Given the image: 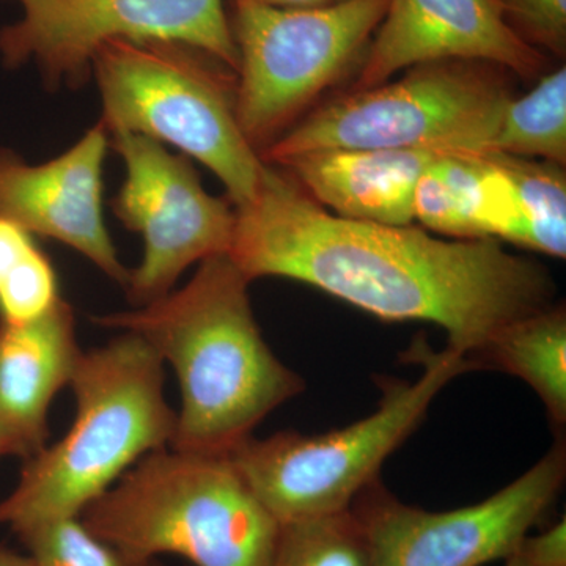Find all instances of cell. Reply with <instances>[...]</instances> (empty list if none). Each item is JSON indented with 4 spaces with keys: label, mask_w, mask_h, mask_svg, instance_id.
Returning a JSON list of instances; mask_svg holds the SVG:
<instances>
[{
    "label": "cell",
    "mask_w": 566,
    "mask_h": 566,
    "mask_svg": "<svg viewBox=\"0 0 566 566\" xmlns=\"http://www.w3.org/2000/svg\"><path fill=\"white\" fill-rule=\"evenodd\" d=\"M234 210L229 256L249 281L290 279L385 322L433 323L471 365L506 326L556 303L549 271L501 241L340 218L271 164Z\"/></svg>",
    "instance_id": "6da1fadb"
},
{
    "label": "cell",
    "mask_w": 566,
    "mask_h": 566,
    "mask_svg": "<svg viewBox=\"0 0 566 566\" xmlns=\"http://www.w3.org/2000/svg\"><path fill=\"white\" fill-rule=\"evenodd\" d=\"M249 285L221 253L150 304L91 316L96 326L139 335L172 367L181 398L172 449L230 455L271 412L304 392L303 376L264 340Z\"/></svg>",
    "instance_id": "7a4b0ae2"
},
{
    "label": "cell",
    "mask_w": 566,
    "mask_h": 566,
    "mask_svg": "<svg viewBox=\"0 0 566 566\" xmlns=\"http://www.w3.org/2000/svg\"><path fill=\"white\" fill-rule=\"evenodd\" d=\"M70 387L69 431L24 461L0 501V526L11 532L81 516L142 458L172 444L177 411L164 394V363L139 335L120 333L82 353Z\"/></svg>",
    "instance_id": "3957f363"
},
{
    "label": "cell",
    "mask_w": 566,
    "mask_h": 566,
    "mask_svg": "<svg viewBox=\"0 0 566 566\" xmlns=\"http://www.w3.org/2000/svg\"><path fill=\"white\" fill-rule=\"evenodd\" d=\"M129 566H273L281 524L229 455L166 447L142 458L81 515Z\"/></svg>",
    "instance_id": "277c9868"
},
{
    "label": "cell",
    "mask_w": 566,
    "mask_h": 566,
    "mask_svg": "<svg viewBox=\"0 0 566 566\" xmlns=\"http://www.w3.org/2000/svg\"><path fill=\"white\" fill-rule=\"evenodd\" d=\"M102 125L172 145L207 166L234 208L251 203L264 170L237 115V73L178 41L114 40L92 61Z\"/></svg>",
    "instance_id": "5b68a950"
},
{
    "label": "cell",
    "mask_w": 566,
    "mask_h": 566,
    "mask_svg": "<svg viewBox=\"0 0 566 566\" xmlns=\"http://www.w3.org/2000/svg\"><path fill=\"white\" fill-rule=\"evenodd\" d=\"M409 357L422 365L415 381L386 379L378 408L364 419L322 434L279 431L245 439L230 460L281 526L337 515L379 479L387 458L422 424L438 395L472 370L463 354L433 352L416 340Z\"/></svg>",
    "instance_id": "8992f818"
},
{
    "label": "cell",
    "mask_w": 566,
    "mask_h": 566,
    "mask_svg": "<svg viewBox=\"0 0 566 566\" xmlns=\"http://www.w3.org/2000/svg\"><path fill=\"white\" fill-rule=\"evenodd\" d=\"M509 71L479 61H436L403 77L354 88L305 115L262 153L283 166L329 150L488 153L513 98Z\"/></svg>",
    "instance_id": "52a82bcc"
},
{
    "label": "cell",
    "mask_w": 566,
    "mask_h": 566,
    "mask_svg": "<svg viewBox=\"0 0 566 566\" xmlns=\"http://www.w3.org/2000/svg\"><path fill=\"white\" fill-rule=\"evenodd\" d=\"M390 0H337L316 9H275L233 0L237 115L262 156L363 54Z\"/></svg>",
    "instance_id": "ba28073f"
},
{
    "label": "cell",
    "mask_w": 566,
    "mask_h": 566,
    "mask_svg": "<svg viewBox=\"0 0 566 566\" xmlns=\"http://www.w3.org/2000/svg\"><path fill=\"white\" fill-rule=\"evenodd\" d=\"M566 482V442L554 446L515 482L476 504L428 512L375 480L354 499L368 566H486L504 560L545 521Z\"/></svg>",
    "instance_id": "9c48e42d"
},
{
    "label": "cell",
    "mask_w": 566,
    "mask_h": 566,
    "mask_svg": "<svg viewBox=\"0 0 566 566\" xmlns=\"http://www.w3.org/2000/svg\"><path fill=\"white\" fill-rule=\"evenodd\" d=\"M20 21L0 32L9 66L33 62L48 85H81L103 44L178 41L238 71V48L222 0H14Z\"/></svg>",
    "instance_id": "30bf717a"
},
{
    "label": "cell",
    "mask_w": 566,
    "mask_h": 566,
    "mask_svg": "<svg viewBox=\"0 0 566 566\" xmlns=\"http://www.w3.org/2000/svg\"><path fill=\"white\" fill-rule=\"evenodd\" d=\"M109 137L126 172L112 210L144 240L140 263L123 289L133 307H140L172 292L192 264L229 253L237 210L205 191L188 156L137 134Z\"/></svg>",
    "instance_id": "8fae6325"
},
{
    "label": "cell",
    "mask_w": 566,
    "mask_h": 566,
    "mask_svg": "<svg viewBox=\"0 0 566 566\" xmlns=\"http://www.w3.org/2000/svg\"><path fill=\"white\" fill-rule=\"evenodd\" d=\"M111 147L102 123L48 163L29 164L0 148V218L33 237L69 245L125 289L129 270L103 218V169Z\"/></svg>",
    "instance_id": "7c38bea8"
},
{
    "label": "cell",
    "mask_w": 566,
    "mask_h": 566,
    "mask_svg": "<svg viewBox=\"0 0 566 566\" xmlns=\"http://www.w3.org/2000/svg\"><path fill=\"white\" fill-rule=\"evenodd\" d=\"M493 63L531 80L546 57L506 24L499 0H390L365 54L356 88L385 84L420 63Z\"/></svg>",
    "instance_id": "4fadbf2b"
},
{
    "label": "cell",
    "mask_w": 566,
    "mask_h": 566,
    "mask_svg": "<svg viewBox=\"0 0 566 566\" xmlns=\"http://www.w3.org/2000/svg\"><path fill=\"white\" fill-rule=\"evenodd\" d=\"M82 353L73 307L65 300L39 319L0 323V428L11 455L28 460L48 446V416L70 386Z\"/></svg>",
    "instance_id": "5bb4252c"
},
{
    "label": "cell",
    "mask_w": 566,
    "mask_h": 566,
    "mask_svg": "<svg viewBox=\"0 0 566 566\" xmlns=\"http://www.w3.org/2000/svg\"><path fill=\"white\" fill-rule=\"evenodd\" d=\"M439 155L433 150H329L297 156L279 167L335 216L400 227L415 223L417 182Z\"/></svg>",
    "instance_id": "9a60e30c"
},
{
    "label": "cell",
    "mask_w": 566,
    "mask_h": 566,
    "mask_svg": "<svg viewBox=\"0 0 566 566\" xmlns=\"http://www.w3.org/2000/svg\"><path fill=\"white\" fill-rule=\"evenodd\" d=\"M472 367L493 368L526 382L558 436L566 427V311L554 303L495 335Z\"/></svg>",
    "instance_id": "2e32d148"
},
{
    "label": "cell",
    "mask_w": 566,
    "mask_h": 566,
    "mask_svg": "<svg viewBox=\"0 0 566 566\" xmlns=\"http://www.w3.org/2000/svg\"><path fill=\"white\" fill-rule=\"evenodd\" d=\"M491 151L565 167V66L543 76L527 95L506 103Z\"/></svg>",
    "instance_id": "e0dca14e"
},
{
    "label": "cell",
    "mask_w": 566,
    "mask_h": 566,
    "mask_svg": "<svg viewBox=\"0 0 566 566\" xmlns=\"http://www.w3.org/2000/svg\"><path fill=\"white\" fill-rule=\"evenodd\" d=\"M495 153V151H494ZM515 189L517 248L566 255V177L564 166L497 153Z\"/></svg>",
    "instance_id": "ac0fdd59"
},
{
    "label": "cell",
    "mask_w": 566,
    "mask_h": 566,
    "mask_svg": "<svg viewBox=\"0 0 566 566\" xmlns=\"http://www.w3.org/2000/svg\"><path fill=\"white\" fill-rule=\"evenodd\" d=\"M485 153H442L427 167L415 196V219L450 240H480L475 212Z\"/></svg>",
    "instance_id": "d6986e66"
},
{
    "label": "cell",
    "mask_w": 566,
    "mask_h": 566,
    "mask_svg": "<svg viewBox=\"0 0 566 566\" xmlns=\"http://www.w3.org/2000/svg\"><path fill=\"white\" fill-rule=\"evenodd\" d=\"M62 300L54 264L35 237L0 218V323L39 319Z\"/></svg>",
    "instance_id": "ffe728a7"
},
{
    "label": "cell",
    "mask_w": 566,
    "mask_h": 566,
    "mask_svg": "<svg viewBox=\"0 0 566 566\" xmlns=\"http://www.w3.org/2000/svg\"><path fill=\"white\" fill-rule=\"evenodd\" d=\"M273 566H368L367 545L352 510L283 524Z\"/></svg>",
    "instance_id": "44dd1931"
},
{
    "label": "cell",
    "mask_w": 566,
    "mask_h": 566,
    "mask_svg": "<svg viewBox=\"0 0 566 566\" xmlns=\"http://www.w3.org/2000/svg\"><path fill=\"white\" fill-rule=\"evenodd\" d=\"M13 534L35 566H129L81 516L39 521Z\"/></svg>",
    "instance_id": "7402d4cb"
},
{
    "label": "cell",
    "mask_w": 566,
    "mask_h": 566,
    "mask_svg": "<svg viewBox=\"0 0 566 566\" xmlns=\"http://www.w3.org/2000/svg\"><path fill=\"white\" fill-rule=\"evenodd\" d=\"M506 24L521 40L557 57L566 52V0H499Z\"/></svg>",
    "instance_id": "603a6c76"
},
{
    "label": "cell",
    "mask_w": 566,
    "mask_h": 566,
    "mask_svg": "<svg viewBox=\"0 0 566 566\" xmlns=\"http://www.w3.org/2000/svg\"><path fill=\"white\" fill-rule=\"evenodd\" d=\"M502 562L504 566H566L565 517L539 534L527 535Z\"/></svg>",
    "instance_id": "cb8c5ba5"
},
{
    "label": "cell",
    "mask_w": 566,
    "mask_h": 566,
    "mask_svg": "<svg viewBox=\"0 0 566 566\" xmlns=\"http://www.w3.org/2000/svg\"><path fill=\"white\" fill-rule=\"evenodd\" d=\"M259 2L275 9H316V7L329 6L337 0H259Z\"/></svg>",
    "instance_id": "d4e9b609"
},
{
    "label": "cell",
    "mask_w": 566,
    "mask_h": 566,
    "mask_svg": "<svg viewBox=\"0 0 566 566\" xmlns=\"http://www.w3.org/2000/svg\"><path fill=\"white\" fill-rule=\"evenodd\" d=\"M0 566H35L25 553H18L0 543Z\"/></svg>",
    "instance_id": "484cf974"
},
{
    "label": "cell",
    "mask_w": 566,
    "mask_h": 566,
    "mask_svg": "<svg viewBox=\"0 0 566 566\" xmlns=\"http://www.w3.org/2000/svg\"><path fill=\"white\" fill-rule=\"evenodd\" d=\"M3 457H13L11 455V447L9 439H7L6 433H3L2 428H0V458Z\"/></svg>",
    "instance_id": "4316f807"
},
{
    "label": "cell",
    "mask_w": 566,
    "mask_h": 566,
    "mask_svg": "<svg viewBox=\"0 0 566 566\" xmlns=\"http://www.w3.org/2000/svg\"><path fill=\"white\" fill-rule=\"evenodd\" d=\"M147 566H161V565H159L158 562H153V564L147 565Z\"/></svg>",
    "instance_id": "83f0119b"
}]
</instances>
